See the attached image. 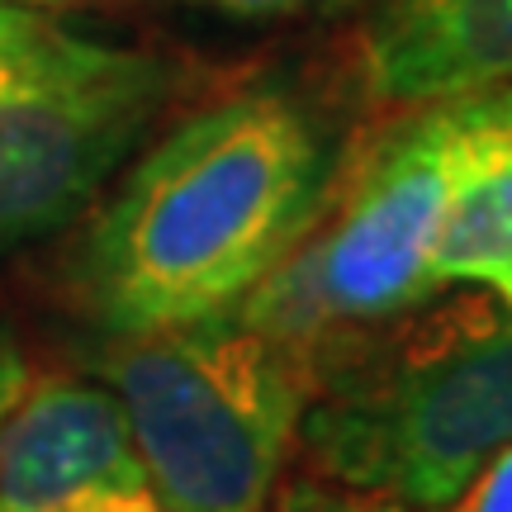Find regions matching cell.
<instances>
[{
  "mask_svg": "<svg viewBox=\"0 0 512 512\" xmlns=\"http://www.w3.org/2000/svg\"><path fill=\"white\" fill-rule=\"evenodd\" d=\"M337 152L285 86H252L147 147L86 233L76 285L114 337L233 313L328 200Z\"/></svg>",
  "mask_w": 512,
  "mask_h": 512,
  "instance_id": "6da1fadb",
  "label": "cell"
},
{
  "mask_svg": "<svg viewBox=\"0 0 512 512\" xmlns=\"http://www.w3.org/2000/svg\"><path fill=\"white\" fill-rule=\"evenodd\" d=\"M299 441L332 484L441 512L512 446V309L451 285L328 347L309 366Z\"/></svg>",
  "mask_w": 512,
  "mask_h": 512,
  "instance_id": "7a4b0ae2",
  "label": "cell"
},
{
  "mask_svg": "<svg viewBox=\"0 0 512 512\" xmlns=\"http://www.w3.org/2000/svg\"><path fill=\"white\" fill-rule=\"evenodd\" d=\"M105 389L166 512H261L309 403L304 361L238 313L119 337Z\"/></svg>",
  "mask_w": 512,
  "mask_h": 512,
  "instance_id": "3957f363",
  "label": "cell"
},
{
  "mask_svg": "<svg viewBox=\"0 0 512 512\" xmlns=\"http://www.w3.org/2000/svg\"><path fill=\"white\" fill-rule=\"evenodd\" d=\"M451 152L456 100L408 105L347 171H332L313 228L233 313L309 370L328 347L427 304Z\"/></svg>",
  "mask_w": 512,
  "mask_h": 512,
  "instance_id": "277c9868",
  "label": "cell"
},
{
  "mask_svg": "<svg viewBox=\"0 0 512 512\" xmlns=\"http://www.w3.org/2000/svg\"><path fill=\"white\" fill-rule=\"evenodd\" d=\"M171 100V67L29 15L0 38V252L53 238Z\"/></svg>",
  "mask_w": 512,
  "mask_h": 512,
  "instance_id": "5b68a950",
  "label": "cell"
},
{
  "mask_svg": "<svg viewBox=\"0 0 512 512\" xmlns=\"http://www.w3.org/2000/svg\"><path fill=\"white\" fill-rule=\"evenodd\" d=\"M0 512H166L105 384L29 380L0 422Z\"/></svg>",
  "mask_w": 512,
  "mask_h": 512,
  "instance_id": "8992f818",
  "label": "cell"
},
{
  "mask_svg": "<svg viewBox=\"0 0 512 512\" xmlns=\"http://www.w3.org/2000/svg\"><path fill=\"white\" fill-rule=\"evenodd\" d=\"M361 62L370 95L389 105L512 86V0H389Z\"/></svg>",
  "mask_w": 512,
  "mask_h": 512,
  "instance_id": "52a82bcc",
  "label": "cell"
},
{
  "mask_svg": "<svg viewBox=\"0 0 512 512\" xmlns=\"http://www.w3.org/2000/svg\"><path fill=\"white\" fill-rule=\"evenodd\" d=\"M437 290L512 294V86L456 95L451 195L432 247Z\"/></svg>",
  "mask_w": 512,
  "mask_h": 512,
  "instance_id": "ba28073f",
  "label": "cell"
},
{
  "mask_svg": "<svg viewBox=\"0 0 512 512\" xmlns=\"http://www.w3.org/2000/svg\"><path fill=\"white\" fill-rule=\"evenodd\" d=\"M261 512H413L380 494H361V489H342L332 479H299L285 494H275Z\"/></svg>",
  "mask_w": 512,
  "mask_h": 512,
  "instance_id": "9c48e42d",
  "label": "cell"
},
{
  "mask_svg": "<svg viewBox=\"0 0 512 512\" xmlns=\"http://www.w3.org/2000/svg\"><path fill=\"white\" fill-rule=\"evenodd\" d=\"M29 380H34V375H29L24 342H19V332L0 318V422H5V413L19 403V394H24V384Z\"/></svg>",
  "mask_w": 512,
  "mask_h": 512,
  "instance_id": "30bf717a",
  "label": "cell"
},
{
  "mask_svg": "<svg viewBox=\"0 0 512 512\" xmlns=\"http://www.w3.org/2000/svg\"><path fill=\"white\" fill-rule=\"evenodd\" d=\"M219 10L242 19H271V15H294V10H309V5H328V0H214Z\"/></svg>",
  "mask_w": 512,
  "mask_h": 512,
  "instance_id": "8fae6325",
  "label": "cell"
},
{
  "mask_svg": "<svg viewBox=\"0 0 512 512\" xmlns=\"http://www.w3.org/2000/svg\"><path fill=\"white\" fill-rule=\"evenodd\" d=\"M29 24V10H19V5H0V38L15 34V29H24Z\"/></svg>",
  "mask_w": 512,
  "mask_h": 512,
  "instance_id": "7c38bea8",
  "label": "cell"
},
{
  "mask_svg": "<svg viewBox=\"0 0 512 512\" xmlns=\"http://www.w3.org/2000/svg\"><path fill=\"white\" fill-rule=\"evenodd\" d=\"M0 5H19L24 10V5H76V0H0Z\"/></svg>",
  "mask_w": 512,
  "mask_h": 512,
  "instance_id": "4fadbf2b",
  "label": "cell"
},
{
  "mask_svg": "<svg viewBox=\"0 0 512 512\" xmlns=\"http://www.w3.org/2000/svg\"><path fill=\"white\" fill-rule=\"evenodd\" d=\"M503 304H508V309H512V294H508V299H503Z\"/></svg>",
  "mask_w": 512,
  "mask_h": 512,
  "instance_id": "5bb4252c",
  "label": "cell"
}]
</instances>
